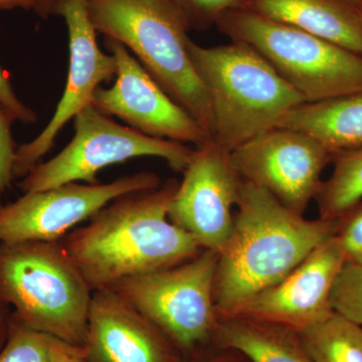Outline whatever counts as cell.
I'll return each instance as SVG.
<instances>
[{"instance_id": "obj_9", "label": "cell", "mask_w": 362, "mask_h": 362, "mask_svg": "<svg viewBox=\"0 0 362 362\" xmlns=\"http://www.w3.org/2000/svg\"><path fill=\"white\" fill-rule=\"evenodd\" d=\"M160 185L156 173H138L108 183L74 182L25 192L16 202L0 206V244L61 240L117 197Z\"/></svg>"}, {"instance_id": "obj_16", "label": "cell", "mask_w": 362, "mask_h": 362, "mask_svg": "<svg viewBox=\"0 0 362 362\" xmlns=\"http://www.w3.org/2000/svg\"><path fill=\"white\" fill-rule=\"evenodd\" d=\"M239 7L362 56V18L341 0H242Z\"/></svg>"}, {"instance_id": "obj_29", "label": "cell", "mask_w": 362, "mask_h": 362, "mask_svg": "<svg viewBox=\"0 0 362 362\" xmlns=\"http://www.w3.org/2000/svg\"><path fill=\"white\" fill-rule=\"evenodd\" d=\"M59 0H37L35 11L42 18H49L56 13V7Z\"/></svg>"}, {"instance_id": "obj_5", "label": "cell", "mask_w": 362, "mask_h": 362, "mask_svg": "<svg viewBox=\"0 0 362 362\" xmlns=\"http://www.w3.org/2000/svg\"><path fill=\"white\" fill-rule=\"evenodd\" d=\"M195 71L213 107V139L233 151L277 127L283 117L304 104L303 97L258 52L240 42L187 45Z\"/></svg>"}, {"instance_id": "obj_12", "label": "cell", "mask_w": 362, "mask_h": 362, "mask_svg": "<svg viewBox=\"0 0 362 362\" xmlns=\"http://www.w3.org/2000/svg\"><path fill=\"white\" fill-rule=\"evenodd\" d=\"M69 33V71L66 88L51 121L32 141L20 145L14 161V178H23L54 147L59 132L87 107L102 83L116 77V61L100 49L84 0H59L56 13Z\"/></svg>"}, {"instance_id": "obj_30", "label": "cell", "mask_w": 362, "mask_h": 362, "mask_svg": "<svg viewBox=\"0 0 362 362\" xmlns=\"http://www.w3.org/2000/svg\"><path fill=\"white\" fill-rule=\"evenodd\" d=\"M37 0H0V9H33Z\"/></svg>"}, {"instance_id": "obj_19", "label": "cell", "mask_w": 362, "mask_h": 362, "mask_svg": "<svg viewBox=\"0 0 362 362\" xmlns=\"http://www.w3.org/2000/svg\"><path fill=\"white\" fill-rule=\"evenodd\" d=\"M298 335L315 362H362V326L337 313Z\"/></svg>"}, {"instance_id": "obj_10", "label": "cell", "mask_w": 362, "mask_h": 362, "mask_svg": "<svg viewBox=\"0 0 362 362\" xmlns=\"http://www.w3.org/2000/svg\"><path fill=\"white\" fill-rule=\"evenodd\" d=\"M232 158L243 180L304 216L318 194L321 175L333 154L310 135L275 127L233 149Z\"/></svg>"}, {"instance_id": "obj_28", "label": "cell", "mask_w": 362, "mask_h": 362, "mask_svg": "<svg viewBox=\"0 0 362 362\" xmlns=\"http://www.w3.org/2000/svg\"><path fill=\"white\" fill-rule=\"evenodd\" d=\"M11 306L0 300V349L6 344L11 324Z\"/></svg>"}, {"instance_id": "obj_17", "label": "cell", "mask_w": 362, "mask_h": 362, "mask_svg": "<svg viewBox=\"0 0 362 362\" xmlns=\"http://www.w3.org/2000/svg\"><path fill=\"white\" fill-rule=\"evenodd\" d=\"M277 127L300 131L322 143L333 156L362 148V92L304 103L288 112Z\"/></svg>"}, {"instance_id": "obj_11", "label": "cell", "mask_w": 362, "mask_h": 362, "mask_svg": "<svg viewBox=\"0 0 362 362\" xmlns=\"http://www.w3.org/2000/svg\"><path fill=\"white\" fill-rule=\"evenodd\" d=\"M169 206L173 225L202 250L218 252L230 237L242 177L232 151L214 139L194 150Z\"/></svg>"}, {"instance_id": "obj_24", "label": "cell", "mask_w": 362, "mask_h": 362, "mask_svg": "<svg viewBox=\"0 0 362 362\" xmlns=\"http://www.w3.org/2000/svg\"><path fill=\"white\" fill-rule=\"evenodd\" d=\"M339 221L337 238L345 255V261L362 266V202Z\"/></svg>"}, {"instance_id": "obj_32", "label": "cell", "mask_w": 362, "mask_h": 362, "mask_svg": "<svg viewBox=\"0 0 362 362\" xmlns=\"http://www.w3.org/2000/svg\"><path fill=\"white\" fill-rule=\"evenodd\" d=\"M343 2H346V4H350V6H356V4H358L361 0H341Z\"/></svg>"}, {"instance_id": "obj_20", "label": "cell", "mask_w": 362, "mask_h": 362, "mask_svg": "<svg viewBox=\"0 0 362 362\" xmlns=\"http://www.w3.org/2000/svg\"><path fill=\"white\" fill-rule=\"evenodd\" d=\"M332 175L324 181L316 197L319 214L338 221L362 199V148L335 154Z\"/></svg>"}, {"instance_id": "obj_1", "label": "cell", "mask_w": 362, "mask_h": 362, "mask_svg": "<svg viewBox=\"0 0 362 362\" xmlns=\"http://www.w3.org/2000/svg\"><path fill=\"white\" fill-rule=\"evenodd\" d=\"M339 221L307 220L263 188L242 181L230 237L218 252L214 303L220 319L237 316L337 233Z\"/></svg>"}, {"instance_id": "obj_3", "label": "cell", "mask_w": 362, "mask_h": 362, "mask_svg": "<svg viewBox=\"0 0 362 362\" xmlns=\"http://www.w3.org/2000/svg\"><path fill=\"white\" fill-rule=\"evenodd\" d=\"M97 33L129 49L157 84L213 139V107L188 52L185 16L173 0H84Z\"/></svg>"}, {"instance_id": "obj_4", "label": "cell", "mask_w": 362, "mask_h": 362, "mask_svg": "<svg viewBox=\"0 0 362 362\" xmlns=\"http://www.w3.org/2000/svg\"><path fill=\"white\" fill-rule=\"evenodd\" d=\"M92 295L61 240L0 244V300L26 327L83 346Z\"/></svg>"}, {"instance_id": "obj_8", "label": "cell", "mask_w": 362, "mask_h": 362, "mask_svg": "<svg viewBox=\"0 0 362 362\" xmlns=\"http://www.w3.org/2000/svg\"><path fill=\"white\" fill-rule=\"evenodd\" d=\"M74 120L75 136L65 148L21 178L18 185L23 194L74 182L96 185L98 173L104 168L138 157L163 159L173 171L183 173L194 153L187 144L143 134L93 106Z\"/></svg>"}, {"instance_id": "obj_31", "label": "cell", "mask_w": 362, "mask_h": 362, "mask_svg": "<svg viewBox=\"0 0 362 362\" xmlns=\"http://www.w3.org/2000/svg\"><path fill=\"white\" fill-rule=\"evenodd\" d=\"M354 7H356L357 13H359V16H361V18H362V0H361L358 4H356Z\"/></svg>"}, {"instance_id": "obj_22", "label": "cell", "mask_w": 362, "mask_h": 362, "mask_svg": "<svg viewBox=\"0 0 362 362\" xmlns=\"http://www.w3.org/2000/svg\"><path fill=\"white\" fill-rule=\"evenodd\" d=\"M185 16L190 30H202L216 26L221 16L239 7L242 0H173Z\"/></svg>"}, {"instance_id": "obj_7", "label": "cell", "mask_w": 362, "mask_h": 362, "mask_svg": "<svg viewBox=\"0 0 362 362\" xmlns=\"http://www.w3.org/2000/svg\"><path fill=\"white\" fill-rule=\"evenodd\" d=\"M218 252L194 258L112 285L131 306L156 324L185 358L214 345L220 317L214 303Z\"/></svg>"}, {"instance_id": "obj_23", "label": "cell", "mask_w": 362, "mask_h": 362, "mask_svg": "<svg viewBox=\"0 0 362 362\" xmlns=\"http://www.w3.org/2000/svg\"><path fill=\"white\" fill-rule=\"evenodd\" d=\"M14 121L18 120L13 114L0 104V206H4V195L14 180V161L18 149L11 134Z\"/></svg>"}, {"instance_id": "obj_13", "label": "cell", "mask_w": 362, "mask_h": 362, "mask_svg": "<svg viewBox=\"0 0 362 362\" xmlns=\"http://www.w3.org/2000/svg\"><path fill=\"white\" fill-rule=\"evenodd\" d=\"M116 61L115 83L99 87L92 106L105 115L115 116L143 134L197 146L211 139L197 120L175 103L157 84L127 47L106 39Z\"/></svg>"}, {"instance_id": "obj_21", "label": "cell", "mask_w": 362, "mask_h": 362, "mask_svg": "<svg viewBox=\"0 0 362 362\" xmlns=\"http://www.w3.org/2000/svg\"><path fill=\"white\" fill-rule=\"evenodd\" d=\"M52 338L26 327L11 315L0 362H49Z\"/></svg>"}, {"instance_id": "obj_6", "label": "cell", "mask_w": 362, "mask_h": 362, "mask_svg": "<svg viewBox=\"0 0 362 362\" xmlns=\"http://www.w3.org/2000/svg\"><path fill=\"white\" fill-rule=\"evenodd\" d=\"M216 26L258 52L305 103L362 92L361 54L240 7L223 13Z\"/></svg>"}, {"instance_id": "obj_15", "label": "cell", "mask_w": 362, "mask_h": 362, "mask_svg": "<svg viewBox=\"0 0 362 362\" xmlns=\"http://www.w3.org/2000/svg\"><path fill=\"white\" fill-rule=\"evenodd\" d=\"M90 362H185L149 319L111 288L93 292L84 345Z\"/></svg>"}, {"instance_id": "obj_14", "label": "cell", "mask_w": 362, "mask_h": 362, "mask_svg": "<svg viewBox=\"0 0 362 362\" xmlns=\"http://www.w3.org/2000/svg\"><path fill=\"white\" fill-rule=\"evenodd\" d=\"M344 263V252L335 235L277 284L257 295L237 316L277 324L297 333L315 325L335 313L331 291Z\"/></svg>"}, {"instance_id": "obj_25", "label": "cell", "mask_w": 362, "mask_h": 362, "mask_svg": "<svg viewBox=\"0 0 362 362\" xmlns=\"http://www.w3.org/2000/svg\"><path fill=\"white\" fill-rule=\"evenodd\" d=\"M0 104L11 112L16 120L25 124L35 123L37 116L16 96L6 71L0 66Z\"/></svg>"}, {"instance_id": "obj_18", "label": "cell", "mask_w": 362, "mask_h": 362, "mask_svg": "<svg viewBox=\"0 0 362 362\" xmlns=\"http://www.w3.org/2000/svg\"><path fill=\"white\" fill-rule=\"evenodd\" d=\"M214 345L235 350L249 362H315L295 331L246 316L220 319Z\"/></svg>"}, {"instance_id": "obj_26", "label": "cell", "mask_w": 362, "mask_h": 362, "mask_svg": "<svg viewBox=\"0 0 362 362\" xmlns=\"http://www.w3.org/2000/svg\"><path fill=\"white\" fill-rule=\"evenodd\" d=\"M49 362H90L84 346L52 338Z\"/></svg>"}, {"instance_id": "obj_2", "label": "cell", "mask_w": 362, "mask_h": 362, "mask_svg": "<svg viewBox=\"0 0 362 362\" xmlns=\"http://www.w3.org/2000/svg\"><path fill=\"white\" fill-rule=\"evenodd\" d=\"M178 183L170 180L117 197L61 240L93 292L178 265L202 251L194 238L169 221Z\"/></svg>"}, {"instance_id": "obj_27", "label": "cell", "mask_w": 362, "mask_h": 362, "mask_svg": "<svg viewBox=\"0 0 362 362\" xmlns=\"http://www.w3.org/2000/svg\"><path fill=\"white\" fill-rule=\"evenodd\" d=\"M214 349H206L187 357L185 362H249L239 352L235 350L223 349L214 345Z\"/></svg>"}]
</instances>
